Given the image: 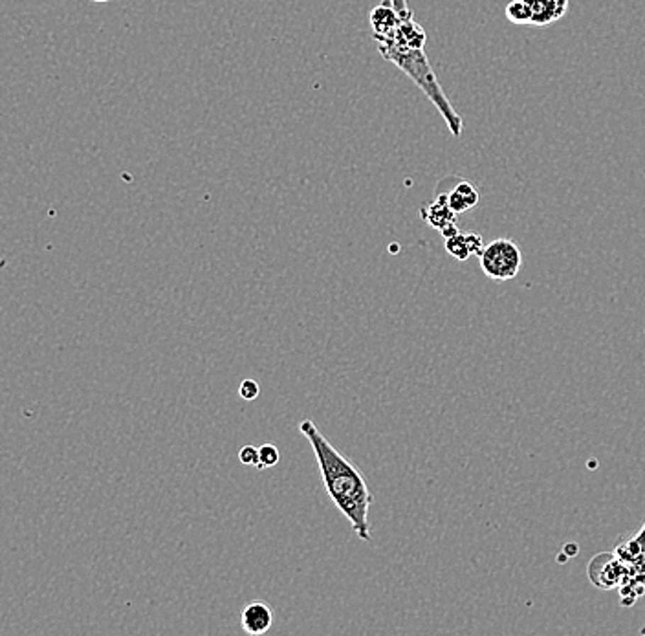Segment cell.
<instances>
[{
	"mask_svg": "<svg viewBox=\"0 0 645 636\" xmlns=\"http://www.w3.org/2000/svg\"><path fill=\"white\" fill-rule=\"evenodd\" d=\"M299 429L303 437H306V440L310 442L312 451H314L328 497L340 508V512L349 519L354 534L358 535L361 541L369 543L371 541L369 510H371L374 497L369 490L363 473L332 446L312 420H303L299 424Z\"/></svg>",
	"mask_w": 645,
	"mask_h": 636,
	"instance_id": "cell-1",
	"label": "cell"
},
{
	"mask_svg": "<svg viewBox=\"0 0 645 636\" xmlns=\"http://www.w3.org/2000/svg\"><path fill=\"white\" fill-rule=\"evenodd\" d=\"M478 262L484 275L493 281H510L517 277L522 266V253L510 239H495L478 253Z\"/></svg>",
	"mask_w": 645,
	"mask_h": 636,
	"instance_id": "cell-2",
	"label": "cell"
},
{
	"mask_svg": "<svg viewBox=\"0 0 645 636\" xmlns=\"http://www.w3.org/2000/svg\"><path fill=\"white\" fill-rule=\"evenodd\" d=\"M240 625L248 635H264L274 625V610L264 601H252L240 613Z\"/></svg>",
	"mask_w": 645,
	"mask_h": 636,
	"instance_id": "cell-3",
	"label": "cell"
},
{
	"mask_svg": "<svg viewBox=\"0 0 645 636\" xmlns=\"http://www.w3.org/2000/svg\"><path fill=\"white\" fill-rule=\"evenodd\" d=\"M525 4L530 8L534 26H550L565 17L571 0H525Z\"/></svg>",
	"mask_w": 645,
	"mask_h": 636,
	"instance_id": "cell-4",
	"label": "cell"
},
{
	"mask_svg": "<svg viewBox=\"0 0 645 636\" xmlns=\"http://www.w3.org/2000/svg\"><path fill=\"white\" fill-rule=\"evenodd\" d=\"M447 203L453 213H464L473 209L478 203V189L473 186L471 182L464 180V178H456L455 187L451 191H447Z\"/></svg>",
	"mask_w": 645,
	"mask_h": 636,
	"instance_id": "cell-5",
	"label": "cell"
},
{
	"mask_svg": "<svg viewBox=\"0 0 645 636\" xmlns=\"http://www.w3.org/2000/svg\"><path fill=\"white\" fill-rule=\"evenodd\" d=\"M455 215L456 213L451 211L449 203H447L446 193H438L434 202L431 203V206H427V208L422 209V218H424L431 228H434V230L438 231L444 230L446 225L456 222Z\"/></svg>",
	"mask_w": 645,
	"mask_h": 636,
	"instance_id": "cell-6",
	"label": "cell"
},
{
	"mask_svg": "<svg viewBox=\"0 0 645 636\" xmlns=\"http://www.w3.org/2000/svg\"><path fill=\"white\" fill-rule=\"evenodd\" d=\"M504 13L513 24H532L530 8L525 4V0H510Z\"/></svg>",
	"mask_w": 645,
	"mask_h": 636,
	"instance_id": "cell-7",
	"label": "cell"
},
{
	"mask_svg": "<svg viewBox=\"0 0 645 636\" xmlns=\"http://www.w3.org/2000/svg\"><path fill=\"white\" fill-rule=\"evenodd\" d=\"M446 250L451 257H455L456 261H468L471 257V250L468 246L466 233H456L455 237L446 239Z\"/></svg>",
	"mask_w": 645,
	"mask_h": 636,
	"instance_id": "cell-8",
	"label": "cell"
},
{
	"mask_svg": "<svg viewBox=\"0 0 645 636\" xmlns=\"http://www.w3.org/2000/svg\"><path fill=\"white\" fill-rule=\"evenodd\" d=\"M279 460H281V453H279L277 446H274V444H262V446H259V464H257V469L274 468V466L279 464Z\"/></svg>",
	"mask_w": 645,
	"mask_h": 636,
	"instance_id": "cell-9",
	"label": "cell"
},
{
	"mask_svg": "<svg viewBox=\"0 0 645 636\" xmlns=\"http://www.w3.org/2000/svg\"><path fill=\"white\" fill-rule=\"evenodd\" d=\"M261 394V385L255 380H242L239 385V396L246 402H253Z\"/></svg>",
	"mask_w": 645,
	"mask_h": 636,
	"instance_id": "cell-10",
	"label": "cell"
},
{
	"mask_svg": "<svg viewBox=\"0 0 645 636\" xmlns=\"http://www.w3.org/2000/svg\"><path fill=\"white\" fill-rule=\"evenodd\" d=\"M239 460L244 466H253V468H257V464H259V447L255 446L240 447Z\"/></svg>",
	"mask_w": 645,
	"mask_h": 636,
	"instance_id": "cell-11",
	"label": "cell"
},
{
	"mask_svg": "<svg viewBox=\"0 0 645 636\" xmlns=\"http://www.w3.org/2000/svg\"><path fill=\"white\" fill-rule=\"evenodd\" d=\"M440 233H442L444 239H449V237H455V235L460 233V231H459V228H456V222H453V224L446 225L444 230H440Z\"/></svg>",
	"mask_w": 645,
	"mask_h": 636,
	"instance_id": "cell-12",
	"label": "cell"
}]
</instances>
